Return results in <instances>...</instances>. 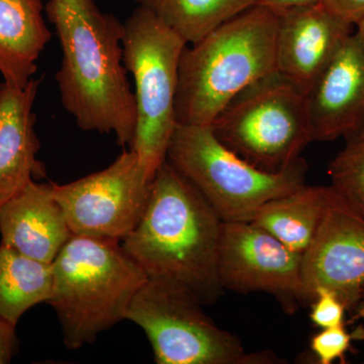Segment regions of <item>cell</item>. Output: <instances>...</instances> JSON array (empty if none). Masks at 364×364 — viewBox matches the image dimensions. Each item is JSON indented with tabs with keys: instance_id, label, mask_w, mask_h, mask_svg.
Wrapping results in <instances>:
<instances>
[{
	"instance_id": "20",
	"label": "cell",
	"mask_w": 364,
	"mask_h": 364,
	"mask_svg": "<svg viewBox=\"0 0 364 364\" xmlns=\"http://www.w3.org/2000/svg\"><path fill=\"white\" fill-rule=\"evenodd\" d=\"M331 186L364 217V136L347 140L328 167Z\"/></svg>"
},
{
	"instance_id": "22",
	"label": "cell",
	"mask_w": 364,
	"mask_h": 364,
	"mask_svg": "<svg viewBox=\"0 0 364 364\" xmlns=\"http://www.w3.org/2000/svg\"><path fill=\"white\" fill-rule=\"evenodd\" d=\"M346 311V306L334 291L325 287L316 289L311 303L310 314L314 325L321 329L343 325Z\"/></svg>"
},
{
	"instance_id": "4",
	"label": "cell",
	"mask_w": 364,
	"mask_h": 364,
	"mask_svg": "<svg viewBox=\"0 0 364 364\" xmlns=\"http://www.w3.org/2000/svg\"><path fill=\"white\" fill-rule=\"evenodd\" d=\"M48 305L61 325L64 344L75 350L93 343L127 314L148 275L122 242L72 235L52 263Z\"/></svg>"
},
{
	"instance_id": "8",
	"label": "cell",
	"mask_w": 364,
	"mask_h": 364,
	"mask_svg": "<svg viewBox=\"0 0 364 364\" xmlns=\"http://www.w3.org/2000/svg\"><path fill=\"white\" fill-rule=\"evenodd\" d=\"M203 306L178 282L148 277L132 301L126 320L146 333L158 364L277 363L269 352H246L240 340L215 325Z\"/></svg>"
},
{
	"instance_id": "16",
	"label": "cell",
	"mask_w": 364,
	"mask_h": 364,
	"mask_svg": "<svg viewBox=\"0 0 364 364\" xmlns=\"http://www.w3.org/2000/svg\"><path fill=\"white\" fill-rule=\"evenodd\" d=\"M41 0H0V74L4 82L25 87L52 38Z\"/></svg>"
},
{
	"instance_id": "2",
	"label": "cell",
	"mask_w": 364,
	"mask_h": 364,
	"mask_svg": "<svg viewBox=\"0 0 364 364\" xmlns=\"http://www.w3.org/2000/svg\"><path fill=\"white\" fill-rule=\"evenodd\" d=\"M223 224L202 193L165 161L140 222L122 246L148 277L178 282L203 306L212 305L224 291L219 274Z\"/></svg>"
},
{
	"instance_id": "5",
	"label": "cell",
	"mask_w": 364,
	"mask_h": 364,
	"mask_svg": "<svg viewBox=\"0 0 364 364\" xmlns=\"http://www.w3.org/2000/svg\"><path fill=\"white\" fill-rule=\"evenodd\" d=\"M166 161L202 193L223 222L252 221L263 205L306 184L308 171L301 158L275 173L257 168L220 142L210 124H177Z\"/></svg>"
},
{
	"instance_id": "15",
	"label": "cell",
	"mask_w": 364,
	"mask_h": 364,
	"mask_svg": "<svg viewBox=\"0 0 364 364\" xmlns=\"http://www.w3.org/2000/svg\"><path fill=\"white\" fill-rule=\"evenodd\" d=\"M39 85L36 79L25 87L0 85V207L31 181L46 177L37 158L41 143L33 112Z\"/></svg>"
},
{
	"instance_id": "11",
	"label": "cell",
	"mask_w": 364,
	"mask_h": 364,
	"mask_svg": "<svg viewBox=\"0 0 364 364\" xmlns=\"http://www.w3.org/2000/svg\"><path fill=\"white\" fill-rule=\"evenodd\" d=\"M332 188V186H331ZM304 301L318 287L334 291L355 309L364 291V217L332 188L324 217L301 255Z\"/></svg>"
},
{
	"instance_id": "28",
	"label": "cell",
	"mask_w": 364,
	"mask_h": 364,
	"mask_svg": "<svg viewBox=\"0 0 364 364\" xmlns=\"http://www.w3.org/2000/svg\"><path fill=\"white\" fill-rule=\"evenodd\" d=\"M361 136H364V134H363V135H361Z\"/></svg>"
},
{
	"instance_id": "1",
	"label": "cell",
	"mask_w": 364,
	"mask_h": 364,
	"mask_svg": "<svg viewBox=\"0 0 364 364\" xmlns=\"http://www.w3.org/2000/svg\"><path fill=\"white\" fill-rule=\"evenodd\" d=\"M45 14L61 46L56 80L64 109L81 130L114 134L130 149L136 114L124 63V23L95 0H49Z\"/></svg>"
},
{
	"instance_id": "12",
	"label": "cell",
	"mask_w": 364,
	"mask_h": 364,
	"mask_svg": "<svg viewBox=\"0 0 364 364\" xmlns=\"http://www.w3.org/2000/svg\"><path fill=\"white\" fill-rule=\"evenodd\" d=\"M277 72L306 93L354 33L318 2L279 11Z\"/></svg>"
},
{
	"instance_id": "21",
	"label": "cell",
	"mask_w": 364,
	"mask_h": 364,
	"mask_svg": "<svg viewBox=\"0 0 364 364\" xmlns=\"http://www.w3.org/2000/svg\"><path fill=\"white\" fill-rule=\"evenodd\" d=\"M352 336L344 324L322 329L311 340V349L320 364H331L336 359L343 360L345 353L350 348Z\"/></svg>"
},
{
	"instance_id": "26",
	"label": "cell",
	"mask_w": 364,
	"mask_h": 364,
	"mask_svg": "<svg viewBox=\"0 0 364 364\" xmlns=\"http://www.w3.org/2000/svg\"><path fill=\"white\" fill-rule=\"evenodd\" d=\"M355 26L358 28V31L355 32L356 37L358 38L359 42L364 48V16Z\"/></svg>"
},
{
	"instance_id": "25",
	"label": "cell",
	"mask_w": 364,
	"mask_h": 364,
	"mask_svg": "<svg viewBox=\"0 0 364 364\" xmlns=\"http://www.w3.org/2000/svg\"><path fill=\"white\" fill-rule=\"evenodd\" d=\"M320 0H260L259 4L269 7L279 13V11L289 9V7L314 6Z\"/></svg>"
},
{
	"instance_id": "18",
	"label": "cell",
	"mask_w": 364,
	"mask_h": 364,
	"mask_svg": "<svg viewBox=\"0 0 364 364\" xmlns=\"http://www.w3.org/2000/svg\"><path fill=\"white\" fill-rule=\"evenodd\" d=\"M52 291V263L0 245V317L18 324L26 311L48 304Z\"/></svg>"
},
{
	"instance_id": "24",
	"label": "cell",
	"mask_w": 364,
	"mask_h": 364,
	"mask_svg": "<svg viewBox=\"0 0 364 364\" xmlns=\"http://www.w3.org/2000/svg\"><path fill=\"white\" fill-rule=\"evenodd\" d=\"M16 324L0 317V364L11 363L18 350Z\"/></svg>"
},
{
	"instance_id": "13",
	"label": "cell",
	"mask_w": 364,
	"mask_h": 364,
	"mask_svg": "<svg viewBox=\"0 0 364 364\" xmlns=\"http://www.w3.org/2000/svg\"><path fill=\"white\" fill-rule=\"evenodd\" d=\"M313 142L364 134V48L352 33L306 93Z\"/></svg>"
},
{
	"instance_id": "19",
	"label": "cell",
	"mask_w": 364,
	"mask_h": 364,
	"mask_svg": "<svg viewBox=\"0 0 364 364\" xmlns=\"http://www.w3.org/2000/svg\"><path fill=\"white\" fill-rule=\"evenodd\" d=\"M176 32L195 44L218 26L259 4L260 0H136Z\"/></svg>"
},
{
	"instance_id": "14",
	"label": "cell",
	"mask_w": 364,
	"mask_h": 364,
	"mask_svg": "<svg viewBox=\"0 0 364 364\" xmlns=\"http://www.w3.org/2000/svg\"><path fill=\"white\" fill-rule=\"evenodd\" d=\"M0 235V245L51 264L72 236L53 182L32 181L1 205Z\"/></svg>"
},
{
	"instance_id": "27",
	"label": "cell",
	"mask_w": 364,
	"mask_h": 364,
	"mask_svg": "<svg viewBox=\"0 0 364 364\" xmlns=\"http://www.w3.org/2000/svg\"><path fill=\"white\" fill-rule=\"evenodd\" d=\"M354 310H356V312H358V317L364 318V291L363 296H361V298L359 299L358 304L356 305Z\"/></svg>"
},
{
	"instance_id": "17",
	"label": "cell",
	"mask_w": 364,
	"mask_h": 364,
	"mask_svg": "<svg viewBox=\"0 0 364 364\" xmlns=\"http://www.w3.org/2000/svg\"><path fill=\"white\" fill-rule=\"evenodd\" d=\"M331 193V186L304 184L263 205L251 222L303 255L317 233Z\"/></svg>"
},
{
	"instance_id": "3",
	"label": "cell",
	"mask_w": 364,
	"mask_h": 364,
	"mask_svg": "<svg viewBox=\"0 0 364 364\" xmlns=\"http://www.w3.org/2000/svg\"><path fill=\"white\" fill-rule=\"evenodd\" d=\"M279 14L257 4L186 45L178 66L177 124H212L241 91L277 72Z\"/></svg>"
},
{
	"instance_id": "9",
	"label": "cell",
	"mask_w": 364,
	"mask_h": 364,
	"mask_svg": "<svg viewBox=\"0 0 364 364\" xmlns=\"http://www.w3.org/2000/svg\"><path fill=\"white\" fill-rule=\"evenodd\" d=\"M151 184L129 149L107 168L66 184L53 182V189L72 235L122 242L140 222Z\"/></svg>"
},
{
	"instance_id": "6",
	"label": "cell",
	"mask_w": 364,
	"mask_h": 364,
	"mask_svg": "<svg viewBox=\"0 0 364 364\" xmlns=\"http://www.w3.org/2000/svg\"><path fill=\"white\" fill-rule=\"evenodd\" d=\"M186 44L145 7L139 6L124 23V63L135 82L136 131L131 150L153 181L166 161L177 127L178 66Z\"/></svg>"
},
{
	"instance_id": "23",
	"label": "cell",
	"mask_w": 364,
	"mask_h": 364,
	"mask_svg": "<svg viewBox=\"0 0 364 364\" xmlns=\"http://www.w3.org/2000/svg\"><path fill=\"white\" fill-rule=\"evenodd\" d=\"M328 11L355 26L364 16V0H320Z\"/></svg>"
},
{
	"instance_id": "7",
	"label": "cell",
	"mask_w": 364,
	"mask_h": 364,
	"mask_svg": "<svg viewBox=\"0 0 364 364\" xmlns=\"http://www.w3.org/2000/svg\"><path fill=\"white\" fill-rule=\"evenodd\" d=\"M210 126L227 148L273 173L298 161L313 142L306 93L279 72L241 91Z\"/></svg>"
},
{
	"instance_id": "10",
	"label": "cell",
	"mask_w": 364,
	"mask_h": 364,
	"mask_svg": "<svg viewBox=\"0 0 364 364\" xmlns=\"http://www.w3.org/2000/svg\"><path fill=\"white\" fill-rule=\"evenodd\" d=\"M224 289L264 291L294 311L304 301L301 254L252 222H224L219 253Z\"/></svg>"
}]
</instances>
